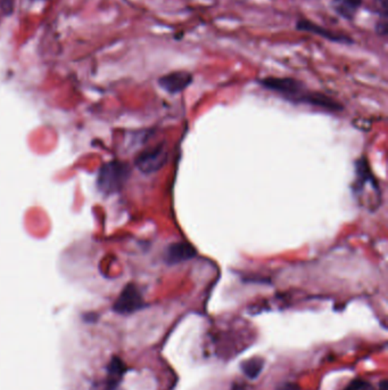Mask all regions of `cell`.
<instances>
[{
  "label": "cell",
  "mask_w": 388,
  "mask_h": 390,
  "mask_svg": "<svg viewBox=\"0 0 388 390\" xmlns=\"http://www.w3.org/2000/svg\"><path fill=\"white\" fill-rule=\"evenodd\" d=\"M130 175L128 164L121 161H112L100 168L97 176L98 190L105 195L117 193L126 184Z\"/></svg>",
  "instance_id": "2"
},
{
  "label": "cell",
  "mask_w": 388,
  "mask_h": 390,
  "mask_svg": "<svg viewBox=\"0 0 388 390\" xmlns=\"http://www.w3.org/2000/svg\"><path fill=\"white\" fill-rule=\"evenodd\" d=\"M259 82L264 88L275 91L289 102L307 104V105H313V102H314V93L307 91L305 86L302 82L293 79V78L268 76V78L261 79Z\"/></svg>",
  "instance_id": "1"
},
{
  "label": "cell",
  "mask_w": 388,
  "mask_h": 390,
  "mask_svg": "<svg viewBox=\"0 0 388 390\" xmlns=\"http://www.w3.org/2000/svg\"><path fill=\"white\" fill-rule=\"evenodd\" d=\"M343 390H375V388L370 382H365L363 379H355Z\"/></svg>",
  "instance_id": "11"
},
{
  "label": "cell",
  "mask_w": 388,
  "mask_h": 390,
  "mask_svg": "<svg viewBox=\"0 0 388 390\" xmlns=\"http://www.w3.org/2000/svg\"><path fill=\"white\" fill-rule=\"evenodd\" d=\"M193 82V74L187 71H175L158 79V85L170 94H178L188 88Z\"/></svg>",
  "instance_id": "6"
},
{
  "label": "cell",
  "mask_w": 388,
  "mask_h": 390,
  "mask_svg": "<svg viewBox=\"0 0 388 390\" xmlns=\"http://www.w3.org/2000/svg\"><path fill=\"white\" fill-rule=\"evenodd\" d=\"M167 161V150L164 145H158L152 150L141 153L136 159V166L143 173L160 171Z\"/></svg>",
  "instance_id": "4"
},
{
  "label": "cell",
  "mask_w": 388,
  "mask_h": 390,
  "mask_svg": "<svg viewBox=\"0 0 388 390\" xmlns=\"http://www.w3.org/2000/svg\"><path fill=\"white\" fill-rule=\"evenodd\" d=\"M296 29H298V31H303V33L319 35V37H322V38L326 39V40L331 41V42H337V44L343 45L353 44V39L350 38L348 35L335 33V31H331V30L329 29H326V28L314 23L312 21L304 20V18L298 20V22H296Z\"/></svg>",
  "instance_id": "5"
},
{
  "label": "cell",
  "mask_w": 388,
  "mask_h": 390,
  "mask_svg": "<svg viewBox=\"0 0 388 390\" xmlns=\"http://www.w3.org/2000/svg\"><path fill=\"white\" fill-rule=\"evenodd\" d=\"M363 0H333V9L336 14L345 20H353L361 7Z\"/></svg>",
  "instance_id": "8"
},
{
  "label": "cell",
  "mask_w": 388,
  "mask_h": 390,
  "mask_svg": "<svg viewBox=\"0 0 388 390\" xmlns=\"http://www.w3.org/2000/svg\"><path fill=\"white\" fill-rule=\"evenodd\" d=\"M231 390H246V387L242 384H234L231 387Z\"/></svg>",
  "instance_id": "14"
},
{
  "label": "cell",
  "mask_w": 388,
  "mask_h": 390,
  "mask_svg": "<svg viewBox=\"0 0 388 390\" xmlns=\"http://www.w3.org/2000/svg\"><path fill=\"white\" fill-rule=\"evenodd\" d=\"M263 367H264V360L261 357H252L240 364L242 373L249 379H257L260 376Z\"/></svg>",
  "instance_id": "10"
},
{
  "label": "cell",
  "mask_w": 388,
  "mask_h": 390,
  "mask_svg": "<svg viewBox=\"0 0 388 390\" xmlns=\"http://www.w3.org/2000/svg\"><path fill=\"white\" fill-rule=\"evenodd\" d=\"M127 371V365L122 360L114 356L107 367V384L110 389L117 388Z\"/></svg>",
  "instance_id": "9"
},
{
  "label": "cell",
  "mask_w": 388,
  "mask_h": 390,
  "mask_svg": "<svg viewBox=\"0 0 388 390\" xmlns=\"http://www.w3.org/2000/svg\"><path fill=\"white\" fill-rule=\"evenodd\" d=\"M277 390H301V388L298 387L296 384L286 382V384H279L277 387Z\"/></svg>",
  "instance_id": "13"
},
{
  "label": "cell",
  "mask_w": 388,
  "mask_h": 390,
  "mask_svg": "<svg viewBox=\"0 0 388 390\" xmlns=\"http://www.w3.org/2000/svg\"><path fill=\"white\" fill-rule=\"evenodd\" d=\"M196 256H197V251L193 244L180 241L167 246L164 253V260L169 265L180 264L184 261L195 258Z\"/></svg>",
  "instance_id": "7"
},
{
  "label": "cell",
  "mask_w": 388,
  "mask_h": 390,
  "mask_svg": "<svg viewBox=\"0 0 388 390\" xmlns=\"http://www.w3.org/2000/svg\"><path fill=\"white\" fill-rule=\"evenodd\" d=\"M1 8L6 14H11L13 13V0H1Z\"/></svg>",
  "instance_id": "12"
},
{
  "label": "cell",
  "mask_w": 388,
  "mask_h": 390,
  "mask_svg": "<svg viewBox=\"0 0 388 390\" xmlns=\"http://www.w3.org/2000/svg\"><path fill=\"white\" fill-rule=\"evenodd\" d=\"M143 307H146V302L141 290L134 285H128L114 302L113 309L117 314L129 315L141 311Z\"/></svg>",
  "instance_id": "3"
}]
</instances>
